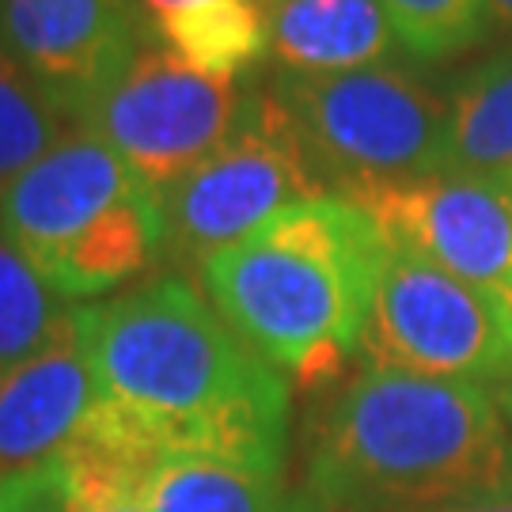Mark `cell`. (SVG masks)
<instances>
[{"instance_id":"obj_21","label":"cell","mask_w":512,"mask_h":512,"mask_svg":"<svg viewBox=\"0 0 512 512\" xmlns=\"http://www.w3.org/2000/svg\"><path fill=\"white\" fill-rule=\"evenodd\" d=\"M137 4H141V12L156 23V19L171 16V12H179V8H190V4H202V0H137Z\"/></svg>"},{"instance_id":"obj_7","label":"cell","mask_w":512,"mask_h":512,"mask_svg":"<svg viewBox=\"0 0 512 512\" xmlns=\"http://www.w3.org/2000/svg\"><path fill=\"white\" fill-rule=\"evenodd\" d=\"M262 84L251 76H209L167 46L148 42L126 73L76 118V126L118 152L133 175L164 194L190 167L224 145Z\"/></svg>"},{"instance_id":"obj_5","label":"cell","mask_w":512,"mask_h":512,"mask_svg":"<svg viewBox=\"0 0 512 512\" xmlns=\"http://www.w3.org/2000/svg\"><path fill=\"white\" fill-rule=\"evenodd\" d=\"M327 194L319 167L270 88H258L239 126L160 194L167 251L205 258L251 236L281 209Z\"/></svg>"},{"instance_id":"obj_18","label":"cell","mask_w":512,"mask_h":512,"mask_svg":"<svg viewBox=\"0 0 512 512\" xmlns=\"http://www.w3.org/2000/svg\"><path fill=\"white\" fill-rule=\"evenodd\" d=\"M395 27L399 50L421 61H444L494 31V16L486 0H380Z\"/></svg>"},{"instance_id":"obj_10","label":"cell","mask_w":512,"mask_h":512,"mask_svg":"<svg viewBox=\"0 0 512 512\" xmlns=\"http://www.w3.org/2000/svg\"><path fill=\"white\" fill-rule=\"evenodd\" d=\"M137 186L148 183L129 171L118 152L88 129H76L0 186V232L42 277L50 262L88 236Z\"/></svg>"},{"instance_id":"obj_22","label":"cell","mask_w":512,"mask_h":512,"mask_svg":"<svg viewBox=\"0 0 512 512\" xmlns=\"http://www.w3.org/2000/svg\"><path fill=\"white\" fill-rule=\"evenodd\" d=\"M486 8H490L494 19H501L505 27H512V0H486Z\"/></svg>"},{"instance_id":"obj_8","label":"cell","mask_w":512,"mask_h":512,"mask_svg":"<svg viewBox=\"0 0 512 512\" xmlns=\"http://www.w3.org/2000/svg\"><path fill=\"white\" fill-rule=\"evenodd\" d=\"M391 247L501 296L512 308V190L494 179L437 171L346 194Z\"/></svg>"},{"instance_id":"obj_24","label":"cell","mask_w":512,"mask_h":512,"mask_svg":"<svg viewBox=\"0 0 512 512\" xmlns=\"http://www.w3.org/2000/svg\"><path fill=\"white\" fill-rule=\"evenodd\" d=\"M505 186H509V190H512V175H509V179H505Z\"/></svg>"},{"instance_id":"obj_23","label":"cell","mask_w":512,"mask_h":512,"mask_svg":"<svg viewBox=\"0 0 512 512\" xmlns=\"http://www.w3.org/2000/svg\"><path fill=\"white\" fill-rule=\"evenodd\" d=\"M497 403H501V410H505L509 421H512V380L505 387H497Z\"/></svg>"},{"instance_id":"obj_3","label":"cell","mask_w":512,"mask_h":512,"mask_svg":"<svg viewBox=\"0 0 512 512\" xmlns=\"http://www.w3.org/2000/svg\"><path fill=\"white\" fill-rule=\"evenodd\" d=\"M387 255L380 224L327 190L213 251L202 281L213 308L262 361L311 387L361 353Z\"/></svg>"},{"instance_id":"obj_9","label":"cell","mask_w":512,"mask_h":512,"mask_svg":"<svg viewBox=\"0 0 512 512\" xmlns=\"http://www.w3.org/2000/svg\"><path fill=\"white\" fill-rule=\"evenodd\" d=\"M148 46L137 0H0V50L76 122Z\"/></svg>"},{"instance_id":"obj_11","label":"cell","mask_w":512,"mask_h":512,"mask_svg":"<svg viewBox=\"0 0 512 512\" xmlns=\"http://www.w3.org/2000/svg\"><path fill=\"white\" fill-rule=\"evenodd\" d=\"M95 372L80 308L46 346L0 372V482L54 459L88 418Z\"/></svg>"},{"instance_id":"obj_14","label":"cell","mask_w":512,"mask_h":512,"mask_svg":"<svg viewBox=\"0 0 512 512\" xmlns=\"http://www.w3.org/2000/svg\"><path fill=\"white\" fill-rule=\"evenodd\" d=\"M137 501L148 512H319L308 494H285L281 475L194 456L164 459Z\"/></svg>"},{"instance_id":"obj_12","label":"cell","mask_w":512,"mask_h":512,"mask_svg":"<svg viewBox=\"0 0 512 512\" xmlns=\"http://www.w3.org/2000/svg\"><path fill=\"white\" fill-rule=\"evenodd\" d=\"M270 50L285 73H357L399 50L380 0H266Z\"/></svg>"},{"instance_id":"obj_2","label":"cell","mask_w":512,"mask_h":512,"mask_svg":"<svg viewBox=\"0 0 512 512\" xmlns=\"http://www.w3.org/2000/svg\"><path fill=\"white\" fill-rule=\"evenodd\" d=\"M512 494V421L494 391L365 368L319 418V512H429Z\"/></svg>"},{"instance_id":"obj_16","label":"cell","mask_w":512,"mask_h":512,"mask_svg":"<svg viewBox=\"0 0 512 512\" xmlns=\"http://www.w3.org/2000/svg\"><path fill=\"white\" fill-rule=\"evenodd\" d=\"M69 311L65 296H57L0 232V372L46 346Z\"/></svg>"},{"instance_id":"obj_20","label":"cell","mask_w":512,"mask_h":512,"mask_svg":"<svg viewBox=\"0 0 512 512\" xmlns=\"http://www.w3.org/2000/svg\"><path fill=\"white\" fill-rule=\"evenodd\" d=\"M429 512H512V494L486 497V501H467V505H448V509H429Z\"/></svg>"},{"instance_id":"obj_1","label":"cell","mask_w":512,"mask_h":512,"mask_svg":"<svg viewBox=\"0 0 512 512\" xmlns=\"http://www.w3.org/2000/svg\"><path fill=\"white\" fill-rule=\"evenodd\" d=\"M99 399L164 459L194 456L281 475L289 387L179 277L80 308Z\"/></svg>"},{"instance_id":"obj_17","label":"cell","mask_w":512,"mask_h":512,"mask_svg":"<svg viewBox=\"0 0 512 512\" xmlns=\"http://www.w3.org/2000/svg\"><path fill=\"white\" fill-rule=\"evenodd\" d=\"M65 122L69 118L0 50V186L42 160L61 141Z\"/></svg>"},{"instance_id":"obj_6","label":"cell","mask_w":512,"mask_h":512,"mask_svg":"<svg viewBox=\"0 0 512 512\" xmlns=\"http://www.w3.org/2000/svg\"><path fill=\"white\" fill-rule=\"evenodd\" d=\"M361 353L368 368L505 387L512 380V308L391 247Z\"/></svg>"},{"instance_id":"obj_4","label":"cell","mask_w":512,"mask_h":512,"mask_svg":"<svg viewBox=\"0 0 512 512\" xmlns=\"http://www.w3.org/2000/svg\"><path fill=\"white\" fill-rule=\"evenodd\" d=\"M270 92L323 183H338V194L444 171L448 99L395 65L327 76L281 73Z\"/></svg>"},{"instance_id":"obj_13","label":"cell","mask_w":512,"mask_h":512,"mask_svg":"<svg viewBox=\"0 0 512 512\" xmlns=\"http://www.w3.org/2000/svg\"><path fill=\"white\" fill-rule=\"evenodd\" d=\"M444 171L494 183L512 175V50L478 61L448 95Z\"/></svg>"},{"instance_id":"obj_15","label":"cell","mask_w":512,"mask_h":512,"mask_svg":"<svg viewBox=\"0 0 512 512\" xmlns=\"http://www.w3.org/2000/svg\"><path fill=\"white\" fill-rule=\"evenodd\" d=\"M167 50L190 69L236 80L270 54L266 0H202L152 23Z\"/></svg>"},{"instance_id":"obj_19","label":"cell","mask_w":512,"mask_h":512,"mask_svg":"<svg viewBox=\"0 0 512 512\" xmlns=\"http://www.w3.org/2000/svg\"><path fill=\"white\" fill-rule=\"evenodd\" d=\"M0 512H148L137 497L84 486L61 459H46L31 471L0 482Z\"/></svg>"}]
</instances>
